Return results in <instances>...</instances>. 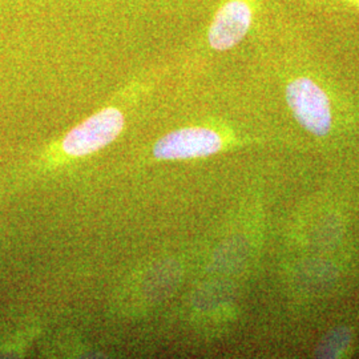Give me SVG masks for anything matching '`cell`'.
<instances>
[{"label":"cell","instance_id":"5","mask_svg":"<svg viewBox=\"0 0 359 359\" xmlns=\"http://www.w3.org/2000/svg\"><path fill=\"white\" fill-rule=\"evenodd\" d=\"M358 7H359V1H358Z\"/></svg>","mask_w":359,"mask_h":359},{"label":"cell","instance_id":"1","mask_svg":"<svg viewBox=\"0 0 359 359\" xmlns=\"http://www.w3.org/2000/svg\"><path fill=\"white\" fill-rule=\"evenodd\" d=\"M286 100L295 120L316 136L332 128V108L326 93L308 77L295 79L286 88Z\"/></svg>","mask_w":359,"mask_h":359},{"label":"cell","instance_id":"2","mask_svg":"<svg viewBox=\"0 0 359 359\" xmlns=\"http://www.w3.org/2000/svg\"><path fill=\"white\" fill-rule=\"evenodd\" d=\"M124 127V115L116 108H105L72 129L63 142V149L71 156H84L102 149L114 142Z\"/></svg>","mask_w":359,"mask_h":359},{"label":"cell","instance_id":"3","mask_svg":"<svg viewBox=\"0 0 359 359\" xmlns=\"http://www.w3.org/2000/svg\"><path fill=\"white\" fill-rule=\"evenodd\" d=\"M222 147L216 132L208 128L175 130L154 145V157L161 160H182L216 154Z\"/></svg>","mask_w":359,"mask_h":359},{"label":"cell","instance_id":"4","mask_svg":"<svg viewBox=\"0 0 359 359\" xmlns=\"http://www.w3.org/2000/svg\"><path fill=\"white\" fill-rule=\"evenodd\" d=\"M350 342V332L347 329H337L327 334L316 350L318 358H337Z\"/></svg>","mask_w":359,"mask_h":359}]
</instances>
